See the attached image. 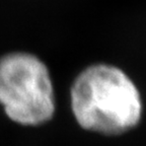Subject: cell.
Segmentation results:
<instances>
[{
    "mask_svg": "<svg viewBox=\"0 0 146 146\" xmlns=\"http://www.w3.org/2000/svg\"><path fill=\"white\" fill-rule=\"evenodd\" d=\"M71 113L81 129L119 136L136 128L143 115L140 90L120 67L94 63L82 69L69 91Z\"/></svg>",
    "mask_w": 146,
    "mask_h": 146,
    "instance_id": "obj_1",
    "label": "cell"
},
{
    "mask_svg": "<svg viewBox=\"0 0 146 146\" xmlns=\"http://www.w3.org/2000/svg\"><path fill=\"white\" fill-rule=\"evenodd\" d=\"M0 107L10 121L23 127L52 121L57 109L55 87L39 56L12 51L0 57Z\"/></svg>",
    "mask_w": 146,
    "mask_h": 146,
    "instance_id": "obj_2",
    "label": "cell"
}]
</instances>
